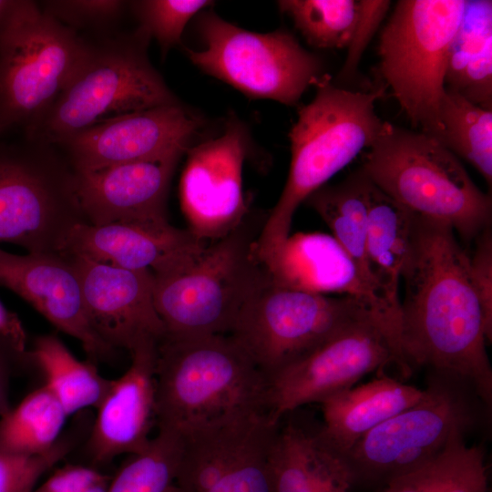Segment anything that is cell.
Masks as SVG:
<instances>
[{
    "label": "cell",
    "instance_id": "obj_24",
    "mask_svg": "<svg viewBox=\"0 0 492 492\" xmlns=\"http://www.w3.org/2000/svg\"><path fill=\"white\" fill-rule=\"evenodd\" d=\"M424 394L425 389L382 374L373 381L322 400L319 403L323 417L321 434L342 454L369 431L415 405Z\"/></svg>",
    "mask_w": 492,
    "mask_h": 492
},
{
    "label": "cell",
    "instance_id": "obj_2",
    "mask_svg": "<svg viewBox=\"0 0 492 492\" xmlns=\"http://www.w3.org/2000/svg\"><path fill=\"white\" fill-rule=\"evenodd\" d=\"M315 87L314 98L300 108L289 133L287 180L257 241L258 256L266 267L290 236L300 204L371 148L385 122L375 111L376 101L384 96L383 87L354 91L333 84L327 75Z\"/></svg>",
    "mask_w": 492,
    "mask_h": 492
},
{
    "label": "cell",
    "instance_id": "obj_14",
    "mask_svg": "<svg viewBox=\"0 0 492 492\" xmlns=\"http://www.w3.org/2000/svg\"><path fill=\"white\" fill-rule=\"evenodd\" d=\"M278 423L268 411H256L178 435L177 492H272L270 455Z\"/></svg>",
    "mask_w": 492,
    "mask_h": 492
},
{
    "label": "cell",
    "instance_id": "obj_20",
    "mask_svg": "<svg viewBox=\"0 0 492 492\" xmlns=\"http://www.w3.org/2000/svg\"><path fill=\"white\" fill-rule=\"evenodd\" d=\"M206 244L189 229L169 223L83 222L72 229L60 253L159 275L189 262Z\"/></svg>",
    "mask_w": 492,
    "mask_h": 492
},
{
    "label": "cell",
    "instance_id": "obj_37",
    "mask_svg": "<svg viewBox=\"0 0 492 492\" xmlns=\"http://www.w3.org/2000/svg\"><path fill=\"white\" fill-rule=\"evenodd\" d=\"M391 5L388 0H360L357 23L347 46V55L342 70L341 80L353 79L363 54L376 33Z\"/></svg>",
    "mask_w": 492,
    "mask_h": 492
},
{
    "label": "cell",
    "instance_id": "obj_39",
    "mask_svg": "<svg viewBox=\"0 0 492 492\" xmlns=\"http://www.w3.org/2000/svg\"><path fill=\"white\" fill-rule=\"evenodd\" d=\"M469 269L487 324L492 328V235L490 227L475 238Z\"/></svg>",
    "mask_w": 492,
    "mask_h": 492
},
{
    "label": "cell",
    "instance_id": "obj_10",
    "mask_svg": "<svg viewBox=\"0 0 492 492\" xmlns=\"http://www.w3.org/2000/svg\"><path fill=\"white\" fill-rule=\"evenodd\" d=\"M47 145L0 147V242L30 253H60L72 229L86 222L75 171Z\"/></svg>",
    "mask_w": 492,
    "mask_h": 492
},
{
    "label": "cell",
    "instance_id": "obj_11",
    "mask_svg": "<svg viewBox=\"0 0 492 492\" xmlns=\"http://www.w3.org/2000/svg\"><path fill=\"white\" fill-rule=\"evenodd\" d=\"M198 26L203 48H187L190 61L251 97L295 106L327 76L320 57L285 30L251 32L213 12L200 15Z\"/></svg>",
    "mask_w": 492,
    "mask_h": 492
},
{
    "label": "cell",
    "instance_id": "obj_4",
    "mask_svg": "<svg viewBox=\"0 0 492 492\" xmlns=\"http://www.w3.org/2000/svg\"><path fill=\"white\" fill-rule=\"evenodd\" d=\"M267 216L251 211L191 261L153 275L157 312L166 334H230L243 308L270 279L257 252Z\"/></svg>",
    "mask_w": 492,
    "mask_h": 492
},
{
    "label": "cell",
    "instance_id": "obj_16",
    "mask_svg": "<svg viewBox=\"0 0 492 492\" xmlns=\"http://www.w3.org/2000/svg\"><path fill=\"white\" fill-rule=\"evenodd\" d=\"M65 255L78 274L88 319L107 344L131 354L142 346L160 343L166 329L155 306L149 271Z\"/></svg>",
    "mask_w": 492,
    "mask_h": 492
},
{
    "label": "cell",
    "instance_id": "obj_25",
    "mask_svg": "<svg viewBox=\"0 0 492 492\" xmlns=\"http://www.w3.org/2000/svg\"><path fill=\"white\" fill-rule=\"evenodd\" d=\"M369 183V179L360 169L338 184L321 187L305 201L329 227L331 235L350 256L377 299L399 320V307L392 303L377 286L367 258Z\"/></svg>",
    "mask_w": 492,
    "mask_h": 492
},
{
    "label": "cell",
    "instance_id": "obj_31",
    "mask_svg": "<svg viewBox=\"0 0 492 492\" xmlns=\"http://www.w3.org/2000/svg\"><path fill=\"white\" fill-rule=\"evenodd\" d=\"M277 4L308 44L318 48L347 47L360 11V0H282Z\"/></svg>",
    "mask_w": 492,
    "mask_h": 492
},
{
    "label": "cell",
    "instance_id": "obj_32",
    "mask_svg": "<svg viewBox=\"0 0 492 492\" xmlns=\"http://www.w3.org/2000/svg\"><path fill=\"white\" fill-rule=\"evenodd\" d=\"M179 456L178 435L159 431L145 450L131 455L111 477L108 492H177Z\"/></svg>",
    "mask_w": 492,
    "mask_h": 492
},
{
    "label": "cell",
    "instance_id": "obj_35",
    "mask_svg": "<svg viewBox=\"0 0 492 492\" xmlns=\"http://www.w3.org/2000/svg\"><path fill=\"white\" fill-rule=\"evenodd\" d=\"M487 466L481 446H467L465 439L449 450L436 492H488Z\"/></svg>",
    "mask_w": 492,
    "mask_h": 492
},
{
    "label": "cell",
    "instance_id": "obj_13",
    "mask_svg": "<svg viewBox=\"0 0 492 492\" xmlns=\"http://www.w3.org/2000/svg\"><path fill=\"white\" fill-rule=\"evenodd\" d=\"M405 363L395 328L371 311L313 351L267 378V409L274 422L311 403L351 388L363 376Z\"/></svg>",
    "mask_w": 492,
    "mask_h": 492
},
{
    "label": "cell",
    "instance_id": "obj_15",
    "mask_svg": "<svg viewBox=\"0 0 492 492\" xmlns=\"http://www.w3.org/2000/svg\"><path fill=\"white\" fill-rule=\"evenodd\" d=\"M186 152L179 199L188 229L203 241H216L250 211L242 191L246 128L231 119L220 136L189 147Z\"/></svg>",
    "mask_w": 492,
    "mask_h": 492
},
{
    "label": "cell",
    "instance_id": "obj_42",
    "mask_svg": "<svg viewBox=\"0 0 492 492\" xmlns=\"http://www.w3.org/2000/svg\"><path fill=\"white\" fill-rule=\"evenodd\" d=\"M12 355L17 356L5 343L0 341V417L10 409L8 386L9 360Z\"/></svg>",
    "mask_w": 492,
    "mask_h": 492
},
{
    "label": "cell",
    "instance_id": "obj_6",
    "mask_svg": "<svg viewBox=\"0 0 492 492\" xmlns=\"http://www.w3.org/2000/svg\"><path fill=\"white\" fill-rule=\"evenodd\" d=\"M149 40L138 28L131 36L91 44L85 62L26 134L28 139L57 143L115 117L179 104L148 58Z\"/></svg>",
    "mask_w": 492,
    "mask_h": 492
},
{
    "label": "cell",
    "instance_id": "obj_36",
    "mask_svg": "<svg viewBox=\"0 0 492 492\" xmlns=\"http://www.w3.org/2000/svg\"><path fill=\"white\" fill-rule=\"evenodd\" d=\"M127 4L118 0H53L45 1L42 9L76 31V28H100L113 25Z\"/></svg>",
    "mask_w": 492,
    "mask_h": 492
},
{
    "label": "cell",
    "instance_id": "obj_12",
    "mask_svg": "<svg viewBox=\"0 0 492 492\" xmlns=\"http://www.w3.org/2000/svg\"><path fill=\"white\" fill-rule=\"evenodd\" d=\"M371 311L375 312L359 299L282 287L270 277L243 308L230 335L267 379Z\"/></svg>",
    "mask_w": 492,
    "mask_h": 492
},
{
    "label": "cell",
    "instance_id": "obj_30",
    "mask_svg": "<svg viewBox=\"0 0 492 492\" xmlns=\"http://www.w3.org/2000/svg\"><path fill=\"white\" fill-rule=\"evenodd\" d=\"M67 416L45 385L34 390L0 417V451L20 456L48 452L60 438Z\"/></svg>",
    "mask_w": 492,
    "mask_h": 492
},
{
    "label": "cell",
    "instance_id": "obj_38",
    "mask_svg": "<svg viewBox=\"0 0 492 492\" xmlns=\"http://www.w3.org/2000/svg\"><path fill=\"white\" fill-rule=\"evenodd\" d=\"M111 477L97 469L67 465L31 492H108Z\"/></svg>",
    "mask_w": 492,
    "mask_h": 492
},
{
    "label": "cell",
    "instance_id": "obj_18",
    "mask_svg": "<svg viewBox=\"0 0 492 492\" xmlns=\"http://www.w3.org/2000/svg\"><path fill=\"white\" fill-rule=\"evenodd\" d=\"M189 148L91 170L75 171L76 189L87 223L166 225L167 197L180 157Z\"/></svg>",
    "mask_w": 492,
    "mask_h": 492
},
{
    "label": "cell",
    "instance_id": "obj_33",
    "mask_svg": "<svg viewBox=\"0 0 492 492\" xmlns=\"http://www.w3.org/2000/svg\"><path fill=\"white\" fill-rule=\"evenodd\" d=\"M210 1L144 0L131 2L132 11L140 22L139 29L160 46L162 55L180 42L188 22Z\"/></svg>",
    "mask_w": 492,
    "mask_h": 492
},
{
    "label": "cell",
    "instance_id": "obj_26",
    "mask_svg": "<svg viewBox=\"0 0 492 492\" xmlns=\"http://www.w3.org/2000/svg\"><path fill=\"white\" fill-rule=\"evenodd\" d=\"M415 219V213L370 180L366 228L369 266L379 289L398 307V287L411 255Z\"/></svg>",
    "mask_w": 492,
    "mask_h": 492
},
{
    "label": "cell",
    "instance_id": "obj_29",
    "mask_svg": "<svg viewBox=\"0 0 492 492\" xmlns=\"http://www.w3.org/2000/svg\"><path fill=\"white\" fill-rule=\"evenodd\" d=\"M429 136L473 166L491 188L492 109L477 106L446 88L436 128Z\"/></svg>",
    "mask_w": 492,
    "mask_h": 492
},
{
    "label": "cell",
    "instance_id": "obj_7",
    "mask_svg": "<svg viewBox=\"0 0 492 492\" xmlns=\"http://www.w3.org/2000/svg\"><path fill=\"white\" fill-rule=\"evenodd\" d=\"M474 397L477 398L460 380L432 371L419 402L383 422L339 454L353 486L384 487L465 439L477 422Z\"/></svg>",
    "mask_w": 492,
    "mask_h": 492
},
{
    "label": "cell",
    "instance_id": "obj_3",
    "mask_svg": "<svg viewBox=\"0 0 492 492\" xmlns=\"http://www.w3.org/2000/svg\"><path fill=\"white\" fill-rule=\"evenodd\" d=\"M156 425L180 435L267 409V379L230 334L165 335L155 361Z\"/></svg>",
    "mask_w": 492,
    "mask_h": 492
},
{
    "label": "cell",
    "instance_id": "obj_40",
    "mask_svg": "<svg viewBox=\"0 0 492 492\" xmlns=\"http://www.w3.org/2000/svg\"><path fill=\"white\" fill-rule=\"evenodd\" d=\"M455 444L430 463L390 481L379 492H436L449 450Z\"/></svg>",
    "mask_w": 492,
    "mask_h": 492
},
{
    "label": "cell",
    "instance_id": "obj_9",
    "mask_svg": "<svg viewBox=\"0 0 492 492\" xmlns=\"http://www.w3.org/2000/svg\"><path fill=\"white\" fill-rule=\"evenodd\" d=\"M466 0H401L379 40V71L411 124L430 135L446 90L452 39Z\"/></svg>",
    "mask_w": 492,
    "mask_h": 492
},
{
    "label": "cell",
    "instance_id": "obj_21",
    "mask_svg": "<svg viewBox=\"0 0 492 492\" xmlns=\"http://www.w3.org/2000/svg\"><path fill=\"white\" fill-rule=\"evenodd\" d=\"M157 346L149 344L133 352L131 364L110 385L98 404L87 443L94 464L145 450L156 423L155 361Z\"/></svg>",
    "mask_w": 492,
    "mask_h": 492
},
{
    "label": "cell",
    "instance_id": "obj_23",
    "mask_svg": "<svg viewBox=\"0 0 492 492\" xmlns=\"http://www.w3.org/2000/svg\"><path fill=\"white\" fill-rule=\"evenodd\" d=\"M320 427L298 409L280 419L270 455L272 492H349L347 469Z\"/></svg>",
    "mask_w": 492,
    "mask_h": 492
},
{
    "label": "cell",
    "instance_id": "obj_27",
    "mask_svg": "<svg viewBox=\"0 0 492 492\" xmlns=\"http://www.w3.org/2000/svg\"><path fill=\"white\" fill-rule=\"evenodd\" d=\"M446 88L492 109V2L466 0L446 60Z\"/></svg>",
    "mask_w": 492,
    "mask_h": 492
},
{
    "label": "cell",
    "instance_id": "obj_5",
    "mask_svg": "<svg viewBox=\"0 0 492 492\" xmlns=\"http://www.w3.org/2000/svg\"><path fill=\"white\" fill-rule=\"evenodd\" d=\"M361 169L413 213L449 226L465 241L490 227L492 201L433 137L385 121Z\"/></svg>",
    "mask_w": 492,
    "mask_h": 492
},
{
    "label": "cell",
    "instance_id": "obj_1",
    "mask_svg": "<svg viewBox=\"0 0 492 492\" xmlns=\"http://www.w3.org/2000/svg\"><path fill=\"white\" fill-rule=\"evenodd\" d=\"M402 279L398 339L407 365L460 380L490 407L492 368L486 345L492 328L472 281L469 255L456 232L416 215Z\"/></svg>",
    "mask_w": 492,
    "mask_h": 492
},
{
    "label": "cell",
    "instance_id": "obj_19",
    "mask_svg": "<svg viewBox=\"0 0 492 492\" xmlns=\"http://www.w3.org/2000/svg\"><path fill=\"white\" fill-rule=\"evenodd\" d=\"M0 285L31 304L58 330L78 340L91 361L113 348L94 330L84 303L78 274L62 253L14 254L0 248Z\"/></svg>",
    "mask_w": 492,
    "mask_h": 492
},
{
    "label": "cell",
    "instance_id": "obj_28",
    "mask_svg": "<svg viewBox=\"0 0 492 492\" xmlns=\"http://www.w3.org/2000/svg\"><path fill=\"white\" fill-rule=\"evenodd\" d=\"M26 357L41 371L44 385L67 415L87 407H97L111 383L99 374L91 362L78 360L54 334L38 336Z\"/></svg>",
    "mask_w": 492,
    "mask_h": 492
},
{
    "label": "cell",
    "instance_id": "obj_17",
    "mask_svg": "<svg viewBox=\"0 0 492 492\" xmlns=\"http://www.w3.org/2000/svg\"><path fill=\"white\" fill-rule=\"evenodd\" d=\"M200 127V120L179 104L165 105L107 119L57 144L73 169L84 171L189 148Z\"/></svg>",
    "mask_w": 492,
    "mask_h": 492
},
{
    "label": "cell",
    "instance_id": "obj_43",
    "mask_svg": "<svg viewBox=\"0 0 492 492\" xmlns=\"http://www.w3.org/2000/svg\"><path fill=\"white\" fill-rule=\"evenodd\" d=\"M15 0H0V36Z\"/></svg>",
    "mask_w": 492,
    "mask_h": 492
},
{
    "label": "cell",
    "instance_id": "obj_34",
    "mask_svg": "<svg viewBox=\"0 0 492 492\" xmlns=\"http://www.w3.org/2000/svg\"><path fill=\"white\" fill-rule=\"evenodd\" d=\"M72 437L63 436L46 453L20 456L0 451V492H31L39 477L71 450Z\"/></svg>",
    "mask_w": 492,
    "mask_h": 492
},
{
    "label": "cell",
    "instance_id": "obj_22",
    "mask_svg": "<svg viewBox=\"0 0 492 492\" xmlns=\"http://www.w3.org/2000/svg\"><path fill=\"white\" fill-rule=\"evenodd\" d=\"M266 269L279 286L359 299L398 330V320L377 299L350 256L330 234L290 235Z\"/></svg>",
    "mask_w": 492,
    "mask_h": 492
},
{
    "label": "cell",
    "instance_id": "obj_8",
    "mask_svg": "<svg viewBox=\"0 0 492 492\" xmlns=\"http://www.w3.org/2000/svg\"><path fill=\"white\" fill-rule=\"evenodd\" d=\"M90 48L35 2L15 0L0 36V134L13 128L29 133Z\"/></svg>",
    "mask_w": 492,
    "mask_h": 492
},
{
    "label": "cell",
    "instance_id": "obj_41",
    "mask_svg": "<svg viewBox=\"0 0 492 492\" xmlns=\"http://www.w3.org/2000/svg\"><path fill=\"white\" fill-rule=\"evenodd\" d=\"M0 341L18 357H26V333L18 316L0 302Z\"/></svg>",
    "mask_w": 492,
    "mask_h": 492
}]
</instances>
